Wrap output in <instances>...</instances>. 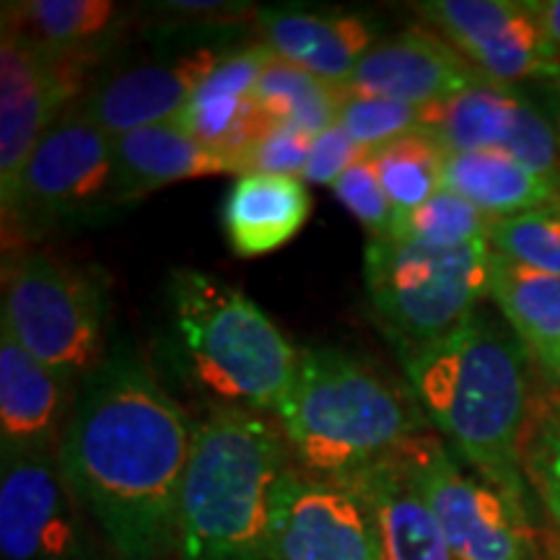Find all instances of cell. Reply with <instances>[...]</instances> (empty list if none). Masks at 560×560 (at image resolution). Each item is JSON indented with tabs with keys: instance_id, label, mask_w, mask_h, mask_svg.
Wrapping results in <instances>:
<instances>
[{
	"instance_id": "cell-1",
	"label": "cell",
	"mask_w": 560,
	"mask_h": 560,
	"mask_svg": "<svg viewBox=\"0 0 560 560\" xmlns=\"http://www.w3.org/2000/svg\"><path fill=\"white\" fill-rule=\"evenodd\" d=\"M195 423L130 350L100 361L58 446L62 478L120 560L177 552L179 490Z\"/></svg>"
},
{
	"instance_id": "cell-2",
	"label": "cell",
	"mask_w": 560,
	"mask_h": 560,
	"mask_svg": "<svg viewBox=\"0 0 560 560\" xmlns=\"http://www.w3.org/2000/svg\"><path fill=\"white\" fill-rule=\"evenodd\" d=\"M402 361L412 397L441 436L529 514L524 444L535 412V361L506 322L480 306L457 330Z\"/></svg>"
},
{
	"instance_id": "cell-3",
	"label": "cell",
	"mask_w": 560,
	"mask_h": 560,
	"mask_svg": "<svg viewBox=\"0 0 560 560\" xmlns=\"http://www.w3.org/2000/svg\"><path fill=\"white\" fill-rule=\"evenodd\" d=\"M289 467L283 431L265 412L208 410L182 478L179 560H276L272 509Z\"/></svg>"
},
{
	"instance_id": "cell-4",
	"label": "cell",
	"mask_w": 560,
	"mask_h": 560,
	"mask_svg": "<svg viewBox=\"0 0 560 560\" xmlns=\"http://www.w3.org/2000/svg\"><path fill=\"white\" fill-rule=\"evenodd\" d=\"M276 416L299 470L327 480H350L395 457L429 420L416 397L335 348L301 350Z\"/></svg>"
},
{
	"instance_id": "cell-5",
	"label": "cell",
	"mask_w": 560,
	"mask_h": 560,
	"mask_svg": "<svg viewBox=\"0 0 560 560\" xmlns=\"http://www.w3.org/2000/svg\"><path fill=\"white\" fill-rule=\"evenodd\" d=\"M170 310L182 359L223 408L276 412L301 353L247 293L202 270H174Z\"/></svg>"
},
{
	"instance_id": "cell-6",
	"label": "cell",
	"mask_w": 560,
	"mask_h": 560,
	"mask_svg": "<svg viewBox=\"0 0 560 560\" xmlns=\"http://www.w3.org/2000/svg\"><path fill=\"white\" fill-rule=\"evenodd\" d=\"M493 249L488 242L429 247L400 240L369 242L366 289L382 327L402 355L446 338L488 296Z\"/></svg>"
},
{
	"instance_id": "cell-7",
	"label": "cell",
	"mask_w": 560,
	"mask_h": 560,
	"mask_svg": "<svg viewBox=\"0 0 560 560\" xmlns=\"http://www.w3.org/2000/svg\"><path fill=\"white\" fill-rule=\"evenodd\" d=\"M0 322L34 359L75 382L102 361L107 296L94 272L26 249L5 260Z\"/></svg>"
},
{
	"instance_id": "cell-8",
	"label": "cell",
	"mask_w": 560,
	"mask_h": 560,
	"mask_svg": "<svg viewBox=\"0 0 560 560\" xmlns=\"http://www.w3.org/2000/svg\"><path fill=\"white\" fill-rule=\"evenodd\" d=\"M457 560H532L529 514L475 470H465L439 439H412L397 452Z\"/></svg>"
},
{
	"instance_id": "cell-9",
	"label": "cell",
	"mask_w": 560,
	"mask_h": 560,
	"mask_svg": "<svg viewBox=\"0 0 560 560\" xmlns=\"http://www.w3.org/2000/svg\"><path fill=\"white\" fill-rule=\"evenodd\" d=\"M125 202L115 138L79 109L62 115L42 138L3 219L73 221Z\"/></svg>"
},
{
	"instance_id": "cell-10",
	"label": "cell",
	"mask_w": 560,
	"mask_h": 560,
	"mask_svg": "<svg viewBox=\"0 0 560 560\" xmlns=\"http://www.w3.org/2000/svg\"><path fill=\"white\" fill-rule=\"evenodd\" d=\"M416 9L482 79L520 89L560 75V50L532 0H429Z\"/></svg>"
},
{
	"instance_id": "cell-11",
	"label": "cell",
	"mask_w": 560,
	"mask_h": 560,
	"mask_svg": "<svg viewBox=\"0 0 560 560\" xmlns=\"http://www.w3.org/2000/svg\"><path fill=\"white\" fill-rule=\"evenodd\" d=\"M89 55L37 50L0 34V198L11 208L32 153L79 96Z\"/></svg>"
},
{
	"instance_id": "cell-12",
	"label": "cell",
	"mask_w": 560,
	"mask_h": 560,
	"mask_svg": "<svg viewBox=\"0 0 560 560\" xmlns=\"http://www.w3.org/2000/svg\"><path fill=\"white\" fill-rule=\"evenodd\" d=\"M423 128L431 130L446 153L503 151L537 177L560 185V143L548 109L522 89L480 79L450 100L423 109Z\"/></svg>"
},
{
	"instance_id": "cell-13",
	"label": "cell",
	"mask_w": 560,
	"mask_h": 560,
	"mask_svg": "<svg viewBox=\"0 0 560 560\" xmlns=\"http://www.w3.org/2000/svg\"><path fill=\"white\" fill-rule=\"evenodd\" d=\"M0 552L5 560H89L83 509L58 454H3Z\"/></svg>"
},
{
	"instance_id": "cell-14",
	"label": "cell",
	"mask_w": 560,
	"mask_h": 560,
	"mask_svg": "<svg viewBox=\"0 0 560 560\" xmlns=\"http://www.w3.org/2000/svg\"><path fill=\"white\" fill-rule=\"evenodd\" d=\"M276 560H382L374 522L353 486L289 467L272 509Z\"/></svg>"
},
{
	"instance_id": "cell-15",
	"label": "cell",
	"mask_w": 560,
	"mask_h": 560,
	"mask_svg": "<svg viewBox=\"0 0 560 560\" xmlns=\"http://www.w3.org/2000/svg\"><path fill=\"white\" fill-rule=\"evenodd\" d=\"M219 60V52L200 47L166 60L140 62L96 83L75 109L112 138L172 122L185 112Z\"/></svg>"
},
{
	"instance_id": "cell-16",
	"label": "cell",
	"mask_w": 560,
	"mask_h": 560,
	"mask_svg": "<svg viewBox=\"0 0 560 560\" xmlns=\"http://www.w3.org/2000/svg\"><path fill=\"white\" fill-rule=\"evenodd\" d=\"M478 79L480 73L439 34L410 30L376 42L338 89L429 109Z\"/></svg>"
},
{
	"instance_id": "cell-17",
	"label": "cell",
	"mask_w": 560,
	"mask_h": 560,
	"mask_svg": "<svg viewBox=\"0 0 560 560\" xmlns=\"http://www.w3.org/2000/svg\"><path fill=\"white\" fill-rule=\"evenodd\" d=\"M75 405L73 382L45 366L0 325V446L3 454H58Z\"/></svg>"
},
{
	"instance_id": "cell-18",
	"label": "cell",
	"mask_w": 560,
	"mask_h": 560,
	"mask_svg": "<svg viewBox=\"0 0 560 560\" xmlns=\"http://www.w3.org/2000/svg\"><path fill=\"white\" fill-rule=\"evenodd\" d=\"M270 60L272 52L262 42L221 58L177 117L192 138L236 161L242 174L252 145L270 128L255 100L257 79Z\"/></svg>"
},
{
	"instance_id": "cell-19",
	"label": "cell",
	"mask_w": 560,
	"mask_h": 560,
	"mask_svg": "<svg viewBox=\"0 0 560 560\" xmlns=\"http://www.w3.org/2000/svg\"><path fill=\"white\" fill-rule=\"evenodd\" d=\"M257 26L276 58L332 86H346L363 55L380 42L376 26L361 13L268 9L257 13Z\"/></svg>"
},
{
	"instance_id": "cell-20",
	"label": "cell",
	"mask_w": 560,
	"mask_h": 560,
	"mask_svg": "<svg viewBox=\"0 0 560 560\" xmlns=\"http://www.w3.org/2000/svg\"><path fill=\"white\" fill-rule=\"evenodd\" d=\"M342 482L366 503L382 560H457L397 454Z\"/></svg>"
},
{
	"instance_id": "cell-21",
	"label": "cell",
	"mask_w": 560,
	"mask_h": 560,
	"mask_svg": "<svg viewBox=\"0 0 560 560\" xmlns=\"http://www.w3.org/2000/svg\"><path fill=\"white\" fill-rule=\"evenodd\" d=\"M310 210L312 198L301 177L247 172L223 200L221 226L231 252L249 260L289 244L306 226Z\"/></svg>"
},
{
	"instance_id": "cell-22",
	"label": "cell",
	"mask_w": 560,
	"mask_h": 560,
	"mask_svg": "<svg viewBox=\"0 0 560 560\" xmlns=\"http://www.w3.org/2000/svg\"><path fill=\"white\" fill-rule=\"evenodd\" d=\"M115 156L120 166L125 202L143 198L174 182L215 177V174L242 177L236 161L208 149L177 120L117 136Z\"/></svg>"
},
{
	"instance_id": "cell-23",
	"label": "cell",
	"mask_w": 560,
	"mask_h": 560,
	"mask_svg": "<svg viewBox=\"0 0 560 560\" xmlns=\"http://www.w3.org/2000/svg\"><path fill=\"white\" fill-rule=\"evenodd\" d=\"M488 299L545 376L560 361V278L493 252Z\"/></svg>"
},
{
	"instance_id": "cell-24",
	"label": "cell",
	"mask_w": 560,
	"mask_h": 560,
	"mask_svg": "<svg viewBox=\"0 0 560 560\" xmlns=\"http://www.w3.org/2000/svg\"><path fill=\"white\" fill-rule=\"evenodd\" d=\"M444 187L470 200L488 219L524 213L560 198V185L537 177L503 151L446 153Z\"/></svg>"
},
{
	"instance_id": "cell-25",
	"label": "cell",
	"mask_w": 560,
	"mask_h": 560,
	"mask_svg": "<svg viewBox=\"0 0 560 560\" xmlns=\"http://www.w3.org/2000/svg\"><path fill=\"white\" fill-rule=\"evenodd\" d=\"M120 16L109 0H24L3 3V34L55 55H89Z\"/></svg>"
},
{
	"instance_id": "cell-26",
	"label": "cell",
	"mask_w": 560,
	"mask_h": 560,
	"mask_svg": "<svg viewBox=\"0 0 560 560\" xmlns=\"http://www.w3.org/2000/svg\"><path fill=\"white\" fill-rule=\"evenodd\" d=\"M255 100L270 125L301 130L312 138L338 125V86L276 58V55L257 79Z\"/></svg>"
},
{
	"instance_id": "cell-27",
	"label": "cell",
	"mask_w": 560,
	"mask_h": 560,
	"mask_svg": "<svg viewBox=\"0 0 560 560\" xmlns=\"http://www.w3.org/2000/svg\"><path fill=\"white\" fill-rule=\"evenodd\" d=\"M384 195L397 215L410 213L444 190L446 149L431 130L420 128L369 153Z\"/></svg>"
},
{
	"instance_id": "cell-28",
	"label": "cell",
	"mask_w": 560,
	"mask_h": 560,
	"mask_svg": "<svg viewBox=\"0 0 560 560\" xmlns=\"http://www.w3.org/2000/svg\"><path fill=\"white\" fill-rule=\"evenodd\" d=\"M490 219L482 210L452 190H439L431 200L392 223V240L429 244V247H459L488 242Z\"/></svg>"
},
{
	"instance_id": "cell-29",
	"label": "cell",
	"mask_w": 560,
	"mask_h": 560,
	"mask_svg": "<svg viewBox=\"0 0 560 560\" xmlns=\"http://www.w3.org/2000/svg\"><path fill=\"white\" fill-rule=\"evenodd\" d=\"M488 244L511 262L560 278V198L524 213L490 219Z\"/></svg>"
},
{
	"instance_id": "cell-30",
	"label": "cell",
	"mask_w": 560,
	"mask_h": 560,
	"mask_svg": "<svg viewBox=\"0 0 560 560\" xmlns=\"http://www.w3.org/2000/svg\"><path fill=\"white\" fill-rule=\"evenodd\" d=\"M338 125L348 132L355 145H361L366 153H374L382 145L392 143V140L423 128V109H416L402 102L380 100V96L340 91Z\"/></svg>"
},
{
	"instance_id": "cell-31",
	"label": "cell",
	"mask_w": 560,
	"mask_h": 560,
	"mask_svg": "<svg viewBox=\"0 0 560 560\" xmlns=\"http://www.w3.org/2000/svg\"><path fill=\"white\" fill-rule=\"evenodd\" d=\"M524 475L545 514L560 529V405L535 408L524 444Z\"/></svg>"
},
{
	"instance_id": "cell-32",
	"label": "cell",
	"mask_w": 560,
	"mask_h": 560,
	"mask_svg": "<svg viewBox=\"0 0 560 560\" xmlns=\"http://www.w3.org/2000/svg\"><path fill=\"white\" fill-rule=\"evenodd\" d=\"M335 198L342 208L369 231L371 242L387 240L395 223V210H392L387 195H384L380 177H376L371 156L359 161L355 166L342 174L332 185Z\"/></svg>"
},
{
	"instance_id": "cell-33",
	"label": "cell",
	"mask_w": 560,
	"mask_h": 560,
	"mask_svg": "<svg viewBox=\"0 0 560 560\" xmlns=\"http://www.w3.org/2000/svg\"><path fill=\"white\" fill-rule=\"evenodd\" d=\"M314 138L306 132L283 128V125H270L262 138L252 145L244 159V174H283V177H301L310 164Z\"/></svg>"
},
{
	"instance_id": "cell-34",
	"label": "cell",
	"mask_w": 560,
	"mask_h": 560,
	"mask_svg": "<svg viewBox=\"0 0 560 560\" xmlns=\"http://www.w3.org/2000/svg\"><path fill=\"white\" fill-rule=\"evenodd\" d=\"M369 159V153L355 145L353 140L340 125H332L330 130H325L322 136L314 138L310 164H306L301 179L306 185H335L350 166H355L359 161Z\"/></svg>"
},
{
	"instance_id": "cell-35",
	"label": "cell",
	"mask_w": 560,
	"mask_h": 560,
	"mask_svg": "<svg viewBox=\"0 0 560 560\" xmlns=\"http://www.w3.org/2000/svg\"><path fill=\"white\" fill-rule=\"evenodd\" d=\"M532 9L540 16L545 32L560 50V0H532Z\"/></svg>"
},
{
	"instance_id": "cell-36",
	"label": "cell",
	"mask_w": 560,
	"mask_h": 560,
	"mask_svg": "<svg viewBox=\"0 0 560 560\" xmlns=\"http://www.w3.org/2000/svg\"><path fill=\"white\" fill-rule=\"evenodd\" d=\"M170 9L177 13H221L226 3H215V0H172Z\"/></svg>"
},
{
	"instance_id": "cell-37",
	"label": "cell",
	"mask_w": 560,
	"mask_h": 560,
	"mask_svg": "<svg viewBox=\"0 0 560 560\" xmlns=\"http://www.w3.org/2000/svg\"><path fill=\"white\" fill-rule=\"evenodd\" d=\"M548 86V104H545V109H548L552 125H556V132H558V143H560V75L552 83H545Z\"/></svg>"
},
{
	"instance_id": "cell-38",
	"label": "cell",
	"mask_w": 560,
	"mask_h": 560,
	"mask_svg": "<svg viewBox=\"0 0 560 560\" xmlns=\"http://www.w3.org/2000/svg\"><path fill=\"white\" fill-rule=\"evenodd\" d=\"M548 382L552 384V389H558V392H560V361H558V366L552 369V374L548 376Z\"/></svg>"
},
{
	"instance_id": "cell-39",
	"label": "cell",
	"mask_w": 560,
	"mask_h": 560,
	"mask_svg": "<svg viewBox=\"0 0 560 560\" xmlns=\"http://www.w3.org/2000/svg\"><path fill=\"white\" fill-rule=\"evenodd\" d=\"M550 560H560V548H558L556 552H552V556H550Z\"/></svg>"
}]
</instances>
